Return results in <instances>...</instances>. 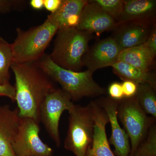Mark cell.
<instances>
[{"instance_id":"1","label":"cell","mask_w":156,"mask_h":156,"mask_svg":"<svg viewBox=\"0 0 156 156\" xmlns=\"http://www.w3.org/2000/svg\"><path fill=\"white\" fill-rule=\"evenodd\" d=\"M15 79V101L20 118H30L40 122L39 109L47 95L55 88L50 77L36 62H12Z\"/></svg>"},{"instance_id":"2","label":"cell","mask_w":156,"mask_h":156,"mask_svg":"<svg viewBox=\"0 0 156 156\" xmlns=\"http://www.w3.org/2000/svg\"><path fill=\"white\" fill-rule=\"evenodd\" d=\"M51 79L61 86L62 89L69 95L73 101L85 97L94 98L105 95L106 91L95 82L93 73L87 69L75 72L65 69L54 63L49 55H44L36 62Z\"/></svg>"},{"instance_id":"3","label":"cell","mask_w":156,"mask_h":156,"mask_svg":"<svg viewBox=\"0 0 156 156\" xmlns=\"http://www.w3.org/2000/svg\"><path fill=\"white\" fill-rule=\"evenodd\" d=\"M58 30L50 15L42 24L28 30L17 28V37L11 44L13 62H36L44 55L45 50Z\"/></svg>"},{"instance_id":"4","label":"cell","mask_w":156,"mask_h":156,"mask_svg":"<svg viewBox=\"0 0 156 156\" xmlns=\"http://www.w3.org/2000/svg\"><path fill=\"white\" fill-rule=\"evenodd\" d=\"M92 37L91 34L76 27L60 29L57 32L53 51L49 55L50 58L59 67L80 71Z\"/></svg>"},{"instance_id":"5","label":"cell","mask_w":156,"mask_h":156,"mask_svg":"<svg viewBox=\"0 0 156 156\" xmlns=\"http://www.w3.org/2000/svg\"><path fill=\"white\" fill-rule=\"evenodd\" d=\"M69 127L64 140V147L76 156H85L93 140L94 122L88 104H74L70 109Z\"/></svg>"},{"instance_id":"6","label":"cell","mask_w":156,"mask_h":156,"mask_svg":"<svg viewBox=\"0 0 156 156\" xmlns=\"http://www.w3.org/2000/svg\"><path fill=\"white\" fill-rule=\"evenodd\" d=\"M117 116L129 136L131 143L129 156H134L140 144L145 139L149 129L156 119L148 116L135 96L120 101Z\"/></svg>"},{"instance_id":"7","label":"cell","mask_w":156,"mask_h":156,"mask_svg":"<svg viewBox=\"0 0 156 156\" xmlns=\"http://www.w3.org/2000/svg\"><path fill=\"white\" fill-rule=\"evenodd\" d=\"M74 104L67 93L55 87L47 95L39 109V120L57 147L61 144L59 124L62 115L69 111Z\"/></svg>"},{"instance_id":"8","label":"cell","mask_w":156,"mask_h":156,"mask_svg":"<svg viewBox=\"0 0 156 156\" xmlns=\"http://www.w3.org/2000/svg\"><path fill=\"white\" fill-rule=\"evenodd\" d=\"M40 122L30 118H21L12 150L16 156H53L54 151L40 136Z\"/></svg>"},{"instance_id":"9","label":"cell","mask_w":156,"mask_h":156,"mask_svg":"<svg viewBox=\"0 0 156 156\" xmlns=\"http://www.w3.org/2000/svg\"><path fill=\"white\" fill-rule=\"evenodd\" d=\"M104 110L110 123L112 133L109 139V143L115 148L116 156H129L131 153V144L128 134L120 126L117 116L118 107L119 101L110 97H101L96 100Z\"/></svg>"},{"instance_id":"10","label":"cell","mask_w":156,"mask_h":156,"mask_svg":"<svg viewBox=\"0 0 156 156\" xmlns=\"http://www.w3.org/2000/svg\"><path fill=\"white\" fill-rule=\"evenodd\" d=\"M94 122L93 140L88 147L85 156H116L110 146L107 136L106 125L108 117L97 101L89 103Z\"/></svg>"},{"instance_id":"11","label":"cell","mask_w":156,"mask_h":156,"mask_svg":"<svg viewBox=\"0 0 156 156\" xmlns=\"http://www.w3.org/2000/svg\"><path fill=\"white\" fill-rule=\"evenodd\" d=\"M114 39L110 37L95 44L83 58V65L94 73L100 69L111 66L119 61L121 52Z\"/></svg>"},{"instance_id":"12","label":"cell","mask_w":156,"mask_h":156,"mask_svg":"<svg viewBox=\"0 0 156 156\" xmlns=\"http://www.w3.org/2000/svg\"><path fill=\"white\" fill-rule=\"evenodd\" d=\"M117 23L92 1H88L81 13L76 28L92 35H98L105 31L114 30Z\"/></svg>"},{"instance_id":"13","label":"cell","mask_w":156,"mask_h":156,"mask_svg":"<svg viewBox=\"0 0 156 156\" xmlns=\"http://www.w3.org/2000/svg\"><path fill=\"white\" fill-rule=\"evenodd\" d=\"M117 24L111 37L122 51L144 44L155 24L130 21Z\"/></svg>"},{"instance_id":"14","label":"cell","mask_w":156,"mask_h":156,"mask_svg":"<svg viewBox=\"0 0 156 156\" xmlns=\"http://www.w3.org/2000/svg\"><path fill=\"white\" fill-rule=\"evenodd\" d=\"M21 118L17 108L0 105V156H16L12 144L17 136Z\"/></svg>"},{"instance_id":"15","label":"cell","mask_w":156,"mask_h":156,"mask_svg":"<svg viewBox=\"0 0 156 156\" xmlns=\"http://www.w3.org/2000/svg\"><path fill=\"white\" fill-rule=\"evenodd\" d=\"M155 0H126L117 24L136 21L155 24Z\"/></svg>"},{"instance_id":"16","label":"cell","mask_w":156,"mask_h":156,"mask_svg":"<svg viewBox=\"0 0 156 156\" xmlns=\"http://www.w3.org/2000/svg\"><path fill=\"white\" fill-rule=\"evenodd\" d=\"M87 0H62L58 10L50 17L58 26V30L76 27Z\"/></svg>"},{"instance_id":"17","label":"cell","mask_w":156,"mask_h":156,"mask_svg":"<svg viewBox=\"0 0 156 156\" xmlns=\"http://www.w3.org/2000/svg\"><path fill=\"white\" fill-rule=\"evenodd\" d=\"M13 62L11 44L0 37V97L15 99V89L10 83L9 69Z\"/></svg>"},{"instance_id":"18","label":"cell","mask_w":156,"mask_h":156,"mask_svg":"<svg viewBox=\"0 0 156 156\" xmlns=\"http://www.w3.org/2000/svg\"><path fill=\"white\" fill-rule=\"evenodd\" d=\"M156 56L142 44L122 50L119 61H122L145 72H151Z\"/></svg>"},{"instance_id":"19","label":"cell","mask_w":156,"mask_h":156,"mask_svg":"<svg viewBox=\"0 0 156 156\" xmlns=\"http://www.w3.org/2000/svg\"><path fill=\"white\" fill-rule=\"evenodd\" d=\"M113 71L123 81H131L137 85L147 83L156 89V78L154 73L145 72L122 61H118L112 66Z\"/></svg>"},{"instance_id":"20","label":"cell","mask_w":156,"mask_h":156,"mask_svg":"<svg viewBox=\"0 0 156 156\" xmlns=\"http://www.w3.org/2000/svg\"><path fill=\"white\" fill-rule=\"evenodd\" d=\"M156 89L147 83L138 85L135 97L147 115L156 118Z\"/></svg>"},{"instance_id":"21","label":"cell","mask_w":156,"mask_h":156,"mask_svg":"<svg viewBox=\"0 0 156 156\" xmlns=\"http://www.w3.org/2000/svg\"><path fill=\"white\" fill-rule=\"evenodd\" d=\"M134 156H156V124L149 129L146 137L137 148Z\"/></svg>"},{"instance_id":"22","label":"cell","mask_w":156,"mask_h":156,"mask_svg":"<svg viewBox=\"0 0 156 156\" xmlns=\"http://www.w3.org/2000/svg\"><path fill=\"white\" fill-rule=\"evenodd\" d=\"M93 2L103 10L117 23L124 8V0H94Z\"/></svg>"},{"instance_id":"23","label":"cell","mask_w":156,"mask_h":156,"mask_svg":"<svg viewBox=\"0 0 156 156\" xmlns=\"http://www.w3.org/2000/svg\"><path fill=\"white\" fill-rule=\"evenodd\" d=\"M109 97L116 101H121L125 98L122 83L115 82L112 83L108 89Z\"/></svg>"},{"instance_id":"24","label":"cell","mask_w":156,"mask_h":156,"mask_svg":"<svg viewBox=\"0 0 156 156\" xmlns=\"http://www.w3.org/2000/svg\"><path fill=\"white\" fill-rule=\"evenodd\" d=\"M25 1L0 0V12L7 13L12 10L20 9L25 4Z\"/></svg>"},{"instance_id":"25","label":"cell","mask_w":156,"mask_h":156,"mask_svg":"<svg viewBox=\"0 0 156 156\" xmlns=\"http://www.w3.org/2000/svg\"><path fill=\"white\" fill-rule=\"evenodd\" d=\"M123 94L125 98H131L136 95L138 85L131 81H123L122 83Z\"/></svg>"},{"instance_id":"26","label":"cell","mask_w":156,"mask_h":156,"mask_svg":"<svg viewBox=\"0 0 156 156\" xmlns=\"http://www.w3.org/2000/svg\"><path fill=\"white\" fill-rule=\"evenodd\" d=\"M145 47L156 56V24L154 25L150 35L144 44Z\"/></svg>"},{"instance_id":"27","label":"cell","mask_w":156,"mask_h":156,"mask_svg":"<svg viewBox=\"0 0 156 156\" xmlns=\"http://www.w3.org/2000/svg\"><path fill=\"white\" fill-rule=\"evenodd\" d=\"M62 0H44V7L51 13L56 12L60 7Z\"/></svg>"},{"instance_id":"28","label":"cell","mask_w":156,"mask_h":156,"mask_svg":"<svg viewBox=\"0 0 156 156\" xmlns=\"http://www.w3.org/2000/svg\"><path fill=\"white\" fill-rule=\"evenodd\" d=\"M30 4L33 9L36 10H41L44 7V0H31Z\"/></svg>"}]
</instances>
